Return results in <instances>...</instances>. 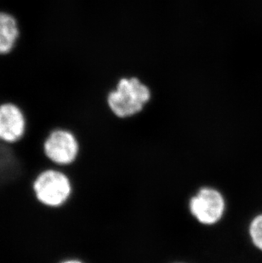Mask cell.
Listing matches in <instances>:
<instances>
[{"label": "cell", "mask_w": 262, "mask_h": 263, "mask_svg": "<svg viewBox=\"0 0 262 263\" xmlns=\"http://www.w3.org/2000/svg\"><path fill=\"white\" fill-rule=\"evenodd\" d=\"M32 187L40 204L49 208H60L64 205L73 192L69 176L57 166L40 172Z\"/></svg>", "instance_id": "6da1fadb"}, {"label": "cell", "mask_w": 262, "mask_h": 263, "mask_svg": "<svg viewBox=\"0 0 262 263\" xmlns=\"http://www.w3.org/2000/svg\"><path fill=\"white\" fill-rule=\"evenodd\" d=\"M151 98V91L136 78L123 79L117 89L110 92L107 105L119 118H129L139 114Z\"/></svg>", "instance_id": "7a4b0ae2"}, {"label": "cell", "mask_w": 262, "mask_h": 263, "mask_svg": "<svg viewBox=\"0 0 262 263\" xmlns=\"http://www.w3.org/2000/svg\"><path fill=\"white\" fill-rule=\"evenodd\" d=\"M44 151L54 166H69L79 158L80 142L72 130L57 128L45 139Z\"/></svg>", "instance_id": "3957f363"}, {"label": "cell", "mask_w": 262, "mask_h": 263, "mask_svg": "<svg viewBox=\"0 0 262 263\" xmlns=\"http://www.w3.org/2000/svg\"><path fill=\"white\" fill-rule=\"evenodd\" d=\"M192 216L203 225H214L222 218L226 211V201L220 191L213 187H203L189 202Z\"/></svg>", "instance_id": "277c9868"}, {"label": "cell", "mask_w": 262, "mask_h": 263, "mask_svg": "<svg viewBox=\"0 0 262 263\" xmlns=\"http://www.w3.org/2000/svg\"><path fill=\"white\" fill-rule=\"evenodd\" d=\"M27 120L23 108L13 102L0 104V141L8 144L19 142L27 132Z\"/></svg>", "instance_id": "5b68a950"}, {"label": "cell", "mask_w": 262, "mask_h": 263, "mask_svg": "<svg viewBox=\"0 0 262 263\" xmlns=\"http://www.w3.org/2000/svg\"><path fill=\"white\" fill-rule=\"evenodd\" d=\"M21 37L17 18L8 11H0V55H7L15 50Z\"/></svg>", "instance_id": "8992f818"}, {"label": "cell", "mask_w": 262, "mask_h": 263, "mask_svg": "<svg viewBox=\"0 0 262 263\" xmlns=\"http://www.w3.org/2000/svg\"><path fill=\"white\" fill-rule=\"evenodd\" d=\"M249 234L253 245L262 251V214L255 216L250 224Z\"/></svg>", "instance_id": "52a82bcc"}, {"label": "cell", "mask_w": 262, "mask_h": 263, "mask_svg": "<svg viewBox=\"0 0 262 263\" xmlns=\"http://www.w3.org/2000/svg\"><path fill=\"white\" fill-rule=\"evenodd\" d=\"M60 263H86L85 261H82L80 259L78 258H68L66 259L64 261H61Z\"/></svg>", "instance_id": "ba28073f"}, {"label": "cell", "mask_w": 262, "mask_h": 263, "mask_svg": "<svg viewBox=\"0 0 262 263\" xmlns=\"http://www.w3.org/2000/svg\"><path fill=\"white\" fill-rule=\"evenodd\" d=\"M175 263H183V262H175Z\"/></svg>", "instance_id": "9c48e42d"}]
</instances>
